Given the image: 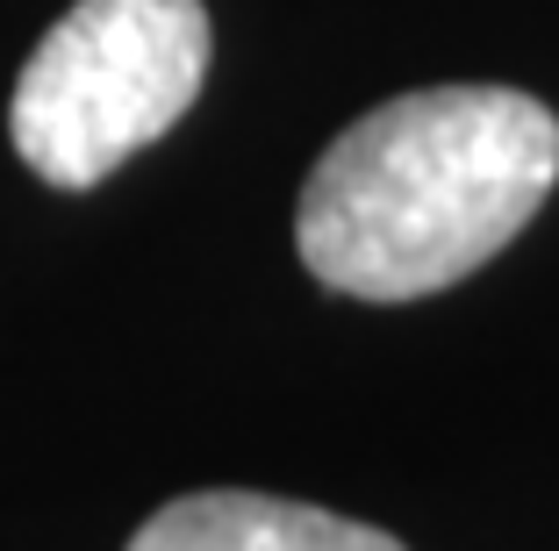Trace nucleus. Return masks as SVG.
I'll list each match as a JSON object with an SVG mask.
<instances>
[{"instance_id":"obj_1","label":"nucleus","mask_w":559,"mask_h":551,"mask_svg":"<svg viewBox=\"0 0 559 551\" xmlns=\"http://www.w3.org/2000/svg\"><path fill=\"white\" fill-rule=\"evenodd\" d=\"M559 179V115L516 86H424L380 100L316 158L295 251L330 294L424 301L545 208Z\"/></svg>"},{"instance_id":"obj_2","label":"nucleus","mask_w":559,"mask_h":551,"mask_svg":"<svg viewBox=\"0 0 559 551\" xmlns=\"http://www.w3.org/2000/svg\"><path fill=\"white\" fill-rule=\"evenodd\" d=\"M209 80L201 0H80L44 29L8 100L22 165L58 194H86L158 144Z\"/></svg>"},{"instance_id":"obj_3","label":"nucleus","mask_w":559,"mask_h":551,"mask_svg":"<svg viewBox=\"0 0 559 551\" xmlns=\"http://www.w3.org/2000/svg\"><path fill=\"white\" fill-rule=\"evenodd\" d=\"M130 551H409V544L316 502H280V494H251V487H209V494L165 502L130 537Z\"/></svg>"}]
</instances>
